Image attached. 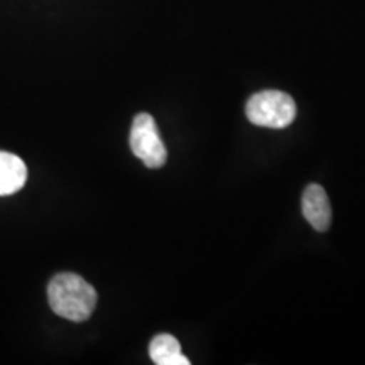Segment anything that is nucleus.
Listing matches in <instances>:
<instances>
[{
	"instance_id": "7ed1b4c3",
	"label": "nucleus",
	"mask_w": 365,
	"mask_h": 365,
	"mask_svg": "<svg viewBox=\"0 0 365 365\" xmlns=\"http://www.w3.org/2000/svg\"><path fill=\"white\" fill-rule=\"evenodd\" d=\"M130 149L150 170L163 168L168 161V150L159 135L156 120L149 113H139L130 129Z\"/></svg>"
},
{
	"instance_id": "f03ea898",
	"label": "nucleus",
	"mask_w": 365,
	"mask_h": 365,
	"mask_svg": "<svg viewBox=\"0 0 365 365\" xmlns=\"http://www.w3.org/2000/svg\"><path fill=\"white\" fill-rule=\"evenodd\" d=\"M245 113L254 125L286 129L296 117V103L291 95L279 90L259 91L249 98Z\"/></svg>"
},
{
	"instance_id": "423d86ee",
	"label": "nucleus",
	"mask_w": 365,
	"mask_h": 365,
	"mask_svg": "<svg viewBox=\"0 0 365 365\" xmlns=\"http://www.w3.org/2000/svg\"><path fill=\"white\" fill-rule=\"evenodd\" d=\"M149 355L156 365H190V359L181 354V345L170 333L154 336L149 345Z\"/></svg>"
},
{
	"instance_id": "20e7f679",
	"label": "nucleus",
	"mask_w": 365,
	"mask_h": 365,
	"mask_svg": "<svg viewBox=\"0 0 365 365\" xmlns=\"http://www.w3.org/2000/svg\"><path fill=\"white\" fill-rule=\"evenodd\" d=\"M303 215L318 232H327L331 223V207L327 191L319 185H309L303 193Z\"/></svg>"
},
{
	"instance_id": "39448f33",
	"label": "nucleus",
	"mask_w": 365,
	"mask_h": 365,
	"mask_svg": "<svg viewBox=\"0 0 365 365\" xmlns=\"http://www.w3.org/2000/svg\"><path fill=\"white\" fill-rule=\"evenodd\" d=\"M27 181L26 163L19 156L0 150V196H9L24 188Z\"/></svg>"
},
{
	"instance_id": "f257e3e1",
	"label": "nucleus",
	"mask_w": 365,
	"mask_h": 365,
	"mask_svg": "<svg viewBox=\"0 0 365 365\" xmlns=\"http://www.w3.org/2000/svg\"><path fill=\"white\" fill-rule=\"evenodd\" d=\"M49 307L58 317L70 322H85L97 307V291L83 277L71 272L54 276L48 286Z\"/></svg>"
}]
</instances>
